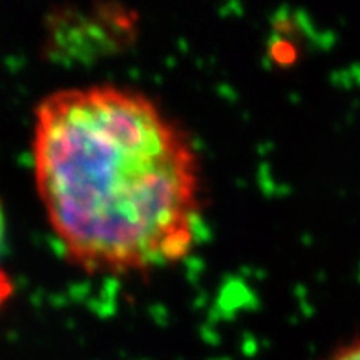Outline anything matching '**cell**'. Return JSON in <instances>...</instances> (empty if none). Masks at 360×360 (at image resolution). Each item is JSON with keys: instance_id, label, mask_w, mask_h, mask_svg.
Wrapping results in <instances>:
<instances>
[{"instance_id": "cell-1", "label": "cell", "mask_w": 360, "mask_h": 360, "mask_svg": "<svg viewBox=\"0 0 360 360\" xmlns=\"http://www.w3.org/2000/svg\"><path fill=\"white\" fill-rule=\"evenodd\" d=\"M39 200L66 260L127 276L185 260L198 242V152L154 99L114 84L64 88L39 103Z\"/></svg>"}, {"instance_id": "cell-2", "label": "cell", "mask_w": 360, "mask_h": 360, "mask_svg": "<svg viewBox=\"0 0 360 360\" xmlns=\"http://www.w3.org/2000/svg\"><path fill=\"white\" fill-rule=\"evenodd\" d=\"M326 360H360V338L349 344H344Z\"/></svg>"}, {"instance_id": "cell-3", "label": "cell", "mask_w": 360, "mask_h": 360, "mask_svg": "<svg viewBox=\"0 0 360 360\" xmlns=\"http://www.w3.org/2000/svg\"><path fill=\"white\" fill-rule=\"evenodd\" d=\"M11 292H13V283H11L8 274L0 269V307L4 306L6 300L11 297Z\"/></svg>"}, {"instance_id": "cell-4", "label": "cell", "mask_w": 360, "mask_h": 360, "mask_svg": "<svg viewBox=\"0 0 360 360\" xmlns=\"http://www.w3.org/2000/svg\"><path fill=\"white\" fill-rule=\"evenodd\" d=\"M6 242V216H4V207L0 203V252L4 249Z\"/></svg>"}]
</instances>
